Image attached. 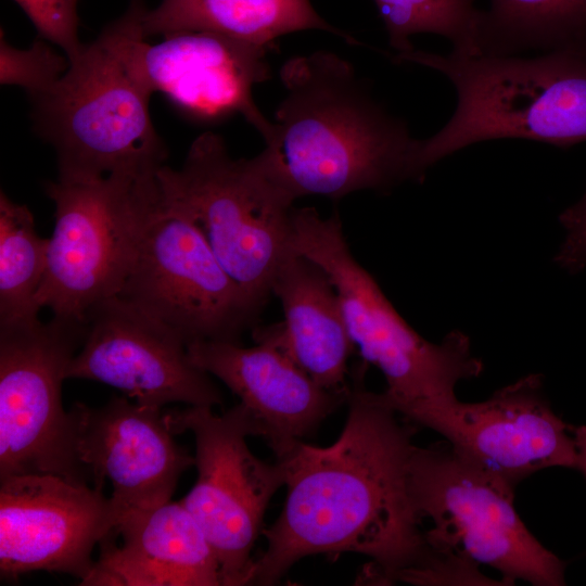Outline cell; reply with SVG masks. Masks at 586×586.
I'll return each instance as SVG.
<instances>
[{"label": "cell", "mask_w": 586, "mask_h": 586, "mask_svg": "<svg viewBox=\"0 0 586 586\" xmlns=\"http://www.w3.org/2000/svg\"><path fill=\"white\" fill-rule=\"evenodd\" d=\"M572 433L579 457L578 470L586 476V425L572 426Z\"/></svg>", "instance_id": "obj_27"}, {"label": "cell", "mask_w": 586, "mask_h": 586, "mask_svg": "<svg viewBox=\"0 0 586 586\" xmlns=\"http://www.w3.org/2000/svg\"><path fill=\"white\" fill-rule=\"evenodd\" d=\"M117 296L174 329L187 344L239 342L264 308L222 267L199 229L164 205L160 188Z\"/></svg>", "instance_id": "obj_9"}, {"label": "cell", "mask_w": 586, "mask_h": 586, "mask_svg": "<svg viewBox=\"0 0 586 586\" xmlns=\"http://www.w3.org/2000/svg\"><path fill=\"white\" fill-rule=\"evenodd\" d=\"M423 426L513 487L544 469L579 468L572 425L552 410L538 373L497 390L483 402L457 399L431 415Z\"/></svg>", "instance_id": "obj_15"}, {"label": "cell", "mask_w": 586, "mask_h": 586, "mask_svg": "<svg viewBox=\"0 0 586 586\" xmlns=\"http://www.w3.org/2000/svg\"><path fill=\"white\" fill-rule=\"evenodd\" d=\"M392 56L443 74L457 94L449 120L419 140L424 177L441 160L482 141L518 138L560 148L586 141V54L468 56L415 48Z\"/></svg>", "instance_id": "obj_3"}, {"label": "cell", "mask_w": 586, "mask_h": 586, "mask_svg": "<svg viewBox=\"0 0 586 586\" xmlns=\"http://www.w3.org/2000/svg\"><path fill=\"white\" fill-rule=\"evenodd\" d=\"M82 586H217V556L180 502L122 518Z\"/></svg>", "instance_id": "obj_18"}, {"label": "cell", "mask_w": 586, "mask_h": 586, "mask_svg": "<svg viewBox=\"0 0 586 586\" xmlns=\"http://www.w3.org/2000/svg\"><path fill=\"white\" fill-rule=\"evenodd\" d=\"M69 65L68 56L56 52L44 39L18 49L9 44L1 31L0 81L24 88L30 99L50 89Z\"/></svg>", "instance_id": "obj_24"}, {"label": "cell", "mask_w": 586, "mask_h": 586, "mask_svg": "<svg viewBox=\"0 0 586 586\" xmlns=\"http://www.w3.org/2000/svg\"><path fill=\"white\" fill-rule=\"evenodd\" d=\"M144 10L133 0L106 26L136 79L196 120L241 115L265 139L271 120L256 105L253 89L271 77L269 47L213 31L175 33L151 44L141 26Z\"/></svg>", "instance_id": "obj_12"}, {"label": "cell", "mask_w": 586, "mask_h": 586, "mask_svg": "<svg viewBox=\"0 0 586 586\" xmlns=\"http://www.w3.org/2000/svg\"><path fill=\"white\" fill-rule=\"evenodd\" d=\"M188 344L191 361L219 379L240 398L252 424L276 457L311 434L347 399L317 384L288 355L267 341Z\"/></svg>", "instance_id": "obj_17"}, {"label": "cell", "mask_w": 586, "mask_h": 586, "mask_svg": "<svg viewBox=\"0 0 586 586\" xmlns=\"http://www.w3.org/2000/svg\"><path fill=\"white\" fill-rule=\"evenodd\" d=\"M150 97L107 27L84 44L66 73L31 99L35 129L56 154L58 179L148 176L165 165L167 151L151 120Z\"/></svg>", "instance_id": "obj_6"}, {"label": "cell", "mask_w": 586, "mask_h": 586, "mask_svg": "<svg viewBox=\"0 0 586 586\" xmlns=\"http://www.w3.org/2000/svg\"><path fill=\"white\" fill-rule=\"evenodd\" d=\"M560 222L565 237L556 262L569 272H577L586 266V192L560 215Z\"/></svg>", "instance_id": "obj_26"}, {"label": "cell", "mask_w": 586, "mask_h": 586, "mask_svg": "<svg viewBox=\"0 0 586 586\" xmlns=\"http://www.w3.org/2000/svg\"><path fill=\"white\" fill-rule=\"evenodd\" d=\"M280 79L285 95L257 155L295 200L336 201L424 179L417 163L419 140L373 98L349 62L315 51L285 61Z\"/></svg>", "instance_id": "obj_2"}, {"label": "cell", "mask_w": 586, "mask_h": 586, "mask_svg": "<svg viewBox=\"0 0 586 586\" xmlns=\"http://www.w3.org/2000/svg\"><path fill=\"white\" fill-rule=\"evenodd\" d=\"M212 408L188 406L165 412L174 434L190 431L195 442L198 477L180 502L213 547L221 585H250L252 551L269 501L285 484V472L279 461L268 463L251 451L246 438L253 429L240 404L224 415Z\"/></svg>", "instance_id": "obj_11"}, {"label": "cell", "mask_w": 586, "mask_h": 586, "mask_svg": "<svg viewBox=\"0 0 586 586\" xmlns=\"http://www.w3.org/2000/svg\"><path fill=\"white\" fill-rule=\"evenodd\" d=\"M42 39L60 47L69 61L81 51L78 39L77 0H14Z\"/></svg>", "instance_id": "obj_25"}, {"label": "cell", "mask_w": 586, "mask_h": 586, "mask_svg": "<svg viewBox=\"0 0 586 586\" xmlns=\"http://www.w3.org/2000/svg\"><path fill=\"white\" fill-rule=\"evenodd\" d=\"M117 510L102 488L50 473L0 477V574L34 571L84 582L92 552L114 531Z\"/></svg>", "instance_id": "obj_13"}, {"label": "cell", "mask_w": 586, "mask_h": 586, "mask_svg": "<svg viewBox=\"0 0 586 586\" xmlns=\"http://www.w3.org/2000/svg\"><path fill=\"white\" fill-rule=\"evenodd\" d=\"M514 488L467 460L446 442L416 446L410 462L415 508L433 526L436 549L496 570L505 584H565V565L525 526L514 508Z\"/></svg>", "instance_id": "obj_7"}, {"label": "cell", "mask_w": 586, "mask_h": 586, "mask_svg": "<svg viewBox=\"0 0 586 586\" xmlns=\"http://www.w3.org/2000/svg\"><path fill=\"white\" fill-rule=\"evenodd\" d=\"M68 413L77 460L92 486L110 481L118 521L170 501L181 474L194 464L162 408L113 396L100 407L77 402Z\"/></svg>", "instance_id": "obj_16"}, {"label": "cell", "mask_w": 586, "mask_h": 586, "mask_svg": "<svg viewBox=\"0 0 586 586\" xmlns=\"http://www.w3.org/2000/svg\"><path fill=\"white\" fill-rule=\"evenodd\" d=\"M395 54L415 49L410 38L429 33L446 38L451 52L479 55L477 36L482 10L475 0H373Z\"/></svg>", "instance_id": "obj_23"}, {"label": "cell", "mask_w": 586, "mask_h": 586, "mask_svg": "<svg viewBox=\"0 0 586 586\" xmlns=\"http://www.w3.org/2000/svg\"><path fill=\"white\" fill-rule=\"evenodd\" d=\"M292 249L329 276L354 346L381 371L387 400L411 423L423 426L458 399L460 381L482 373L483 362L463 332L454 330L432 343L407 323L352 254L337 212L324 218L311 207L294 208Z\"/></svg>", "instance_id": "obj_4"}, {"label": "cell", "mask_w": 586, "mask_h": 586, "mask_svg": "<svg viewBox=\"0 0 586 586\" xmlns=\"http://www.w3.org/2000/svg\"><path fill=\"white\" fill-rule=\"evenodd\" d=\"M48 241L26 205L0 194V326L38 320L37 293L43 281Z\"/></svg>", "instance_id": "obj_22"}, {"label": "cell", "mask_w": 586, "mask_h": 586, "mask_svg": "<svg viewBox=\"0 0 586 586\" xmlns=\"http://www.w3.org/2000/svg\"><path fill=\"white\" fill-rule=\"evenodd\" d=\"M479 54L571 51L586 54V0H489Z\"/></svg>", "instance_id": "obj_21"}, {"label": "cell", "mask_w": 586, "mask_h": 586, "mask_svg": "<svg viewBox=\"0 0 586 586\" xmlns=\"http://www.w3.org/2000/svg\"><path fill=\"white\" fill-rule=\"evenodd\" d=\"M86 321V335L67 379L101 382L156 408L222 403L209 374L191 361L183 337L131 303L107 298L89 311Z\"/></svg>", "instance_id": "obj_14"}, {"label": "cell", "mask_w": 586, "mask_h": 586, "mask_svg": "<svg viewBox=\"0 0 586 586\" xmlns=\"http://www.w3.org/2000/svg\"><path fill=\"white\" fill-rule=\"evenodd\" d=\"M144 36L213 31L271 47L282 35L317 29L359 42L326 22L309 0H162L143 12Z\"/></svg>", "instance_id": "obj_20"}, {"label": "cell", "mask_w": 586, "mask_h": 586, "mask_svg": "<svg viewBox=\"0 0 586 586\" xmlns=\"http://www.w3.org/2000/svg\"><path fill=\"white\" fill-rule=\"evenodd\" d=\"M365 364L352 375L337 440L327 447L300 441L276 457L284 468L286 500L262 532L267 547L254 559L250 585H275L301 559L332 552L371 558L362 579L375 584L461 581L460 557L429 543L412 501L417 425L383 392L366 387Z\"/></svg>", "instance_id": "obj_1"}, {"label": "cell", "mask_w": 586, "mask_h": 586, "mask_svg": "<svg viewBox=\"0 0 586 586\" xmlns=\"http://www.w3.org/2000/svg\"><path fill=\"white\" fill-rule=\"evenodd\" d=\"M156 173L58 179L46 186L55 209L37 293L40 308L56 318L87 322L95 305L118 295L140 226L158 192Z\"/></svg>", "instance_id": "obj_8"}, {"label": "cell", "mask_w": 586, "mask_h": 586, "mask_svg": "<svg viewBox=\"0 0 586 586\" xmlns=\"http://www.w3.org/2000/svg\"><path fill=\"white\" fill-rule=\"evenodd\" d=\"M271 294L280 301L284 320L254 327V340L277 346L323 388L348 393L347 362L355 346L326 271L293 252L279 267Z\"/></svg>", "instance_id": "obj_19"}, {"label": "cell", "mask_w": 586, "mask_h": 586, "mask_svg": "<svg viewBox=\"0 0 586 586\" xmlns=\"http://www.w3.org/2000/svg\"><path fill=\"white\" fill-rule=\"evenodd\" d=\"M161 199L193 224L228 273L262 307L292 249L295 199L258 155L233 158L217 133L190 145L182 166L156 173Z\"/></svg>", "instance_id": "obj_5"}, {"label": "cell", "mask_w": 586, "mask_h": 586, "mask_svg": "<svg viewBox=\"0 0 586 586\" xmlns=\"http://www.w3.org/2000/svg\"><path fill=\"white\" fill-rule=\"evenodd\" d=\"M87 322L0 326V477L50 473L91 485L79 464L62 383Z\"/></svg>", "instance_id": "obj_10"}]
</instances>
